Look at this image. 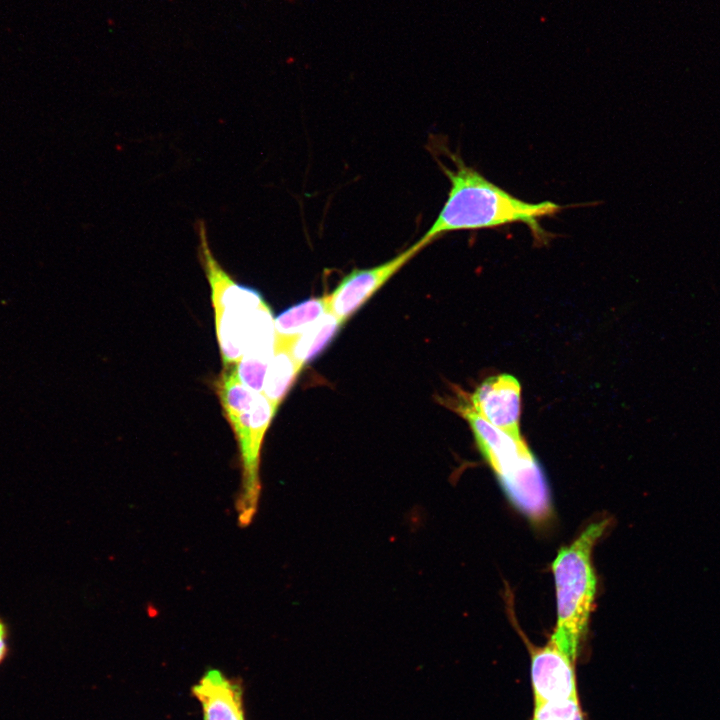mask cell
<instances>
[{"label":"cell","instance_id":"8","mask_svg":"<svg viewBox=\"0 0 720 720\" xmlns=\"http://www.w3.org/2000/svg\"><path fill=\"white\" fill-rule=\"evenodd\" d=\"M191 691L201 705L203 720H246L241 682L218 669L207 670Z\"/></svg>","mask_w":720,"mask_h":720},{"label":"cell","instance_id":"4","mask_svg":"<svg viewBox=\"0 0 720 720\" xmlns=\"http://www.w3.org/2000/svg\"><path fill=\"white\" fill-rule=\"evenodd\" d=\"M427 243L423 238L400 254L375 267L346 275L327 297V311L344 323Z\"/></svg>","mask_w":720,"mask_h":720},{"label":"cell","instance_id":"3","mask_svg":"<svg viewBox=\"0 0 720 720\" xmlns=\"http://www.w3.org/2000/svg\"><path fill=\"white\" fill-rule=\"evenodd\" d=\"M457 410L469 423L480 452L513 503L531 517L545 516L550 507L546 479L522 437L491 425L469 402L464 401Z\"/></svg>","mask_w":720,"mask_h":720},{"label":"cell","instance_id":"13","mask_svg":"<svg viewBox=\"0 0 720 720\" xmlns=\"http://www.w3.org/2000/svg\"><path fill=\"white\" fill-rule=\"evenodd\" d=\"M9 652V629L7 623L0 617V665L5 661Z\"/></svg>","mask_w":720,"mask_h":720},{"label":"cell","instance_id":"7","mask_svg":"<svg viewBox=\"0 0 720 720\" xmlns=\"http://www.w3.org/2000/svg\"><path fill=\"white\" fill-rule=\"evenodd\" d=\"M274 345V319L264 302L255 312L244 353L236 364L239 379L253 392L262 393L264 377L274 353Z\"/></svg>","mask_w":720,"mask_h":720},{"label":"cell","instance_id":"10","mask_svg":"<svg viewBox=\"0 0 720 720\" xmlns=\"http://www.w3.org/2000/svg\"><path fill=\"white\" fill-rule=\"evenodd\" d=\"M303 367L293 358L287 346L275 342L268 364L262 394L277 409Z\"/></svg>","mask_w":720,"mask_h":720},{"label":"cell","instance_id":"2","mask_svg":"<svg viewBox=\"0 0 720 720\" xmlns=\"http://www.w3.org/2000/svg\"><path fill=\"white\" fill-rule=\"evenodd\" d=\"M608 523V520H602L590 524L571 545L559 551L552 565L557 623L551 639L575 662L587 631L596 591L592 550Z\"/></svg>","mask_w":720,"mask_h":720},{"label":"cell","instance_id":"5","mask_svg":"<svg viewBox=\"0 0 720 720\" xmlns=\"http://www.w3.org/2000/svg\"><path fill=\"white\" fill-rule=\"evenodd\" d=\"M471 408L491 425L521 438V386L512 375L486 378L469 399Z\"/></svg>","mask_w":720,"mask_h":720},{"label":"cell","instance_id":"9","mask_svg":"<svg viewBox=\"0 0 720 720\" xmlns=\"http://www.w3.org/2000/svg\"><path fill=\"white\" fill-rule=\"evenodd\" d=\"M342 324L332 313L326 312L292 340L275 342L287 346L293 358L303 367L327 347Z\"/></svg>","mask_w":720,"mask_h":720},{"label":"cell","instance_id":"1","mask_svg":"<svg viewBox=\"0 0 720 720\" xmlns=\"http://www.w3.org/2000/svg\"><path fill=\"white\" fill-rule=\"evenodd\" d=\"M454 164L439 166L450 181L448 197L437 218L422 237L431 243L455 231L495 228L512 223L525 224L536 242L545 244L551 235L540 226V219L559 213L563 207L552 201L538 203L519 199L488 180L459 154L445 149Z\"/></svg>","mask_w":720,"mask_h":720},{"label":"cell","instance_id":"6","mask_svg":"<svg viewBox=\"0 0 720 720\" xmlns=\"http://www.w3.org/2000/svg\"><path fill=\"white\" fill-rule=\"evenodd\" d=\"M534 704L578 698L575 661L550 641L531 654Z\"/></svg>","mask_w":720,"mask_h":720},{"label":"cell","instance_id":"11","mask_svg":"<svg viewBox=\"0 0 720 720\" xmlns=\"http://www.w3.org/2000/svg\"><path fill=\"white\" fill-rule=\"evenodd\" d=\"M326 312V296L310 298L286 309L274 319L275 341L292 340Z\"/></svg>","mask_w":720,"mask_h":720},{"label":"cell","instance_id":"12","mask_svg":"<svg viewBox=\"0 0 720 720\" xmlns=\"http://www.w3.org/2000/svg\"><path fill=\"white\" fill-rule=\"evenodd\" d=\"M531 720H585L578 698L535 705Z\"/></svg>","mask_w":720,"mask_h":720}]
</instances>
